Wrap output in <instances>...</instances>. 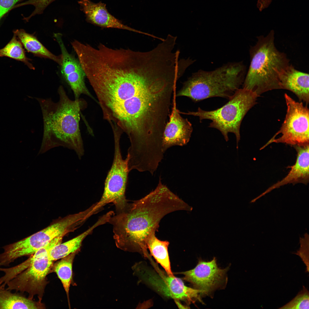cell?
I'll return each instance as SVG.
<instances>
[{"instance_id":"cell-1","label":"cell","mask_w":309,"mask_h":309,"mask_svg":"<svg viewBox=\"0 0 309 309\" xmlns=\"http://www.w3.org/2000/svg\"><path fill=\"white\" fill-rule=\"evenodd\" d=\"M86 77L104 118L126 133L131 145L146 143L163 131L171 112L173 86L162 61L140 53L117 52L98 61Z\"/></svg>"},{"instance_id":"cell-2","label":"cell","mask_w":309,"mask_h":309,"mask_svg":"<svg viewBox=\"0 0 309 309\" xmlns=\"http://www.w3.org/2000/svg\"><path fill=\"white\" fill-rule=\"evenodd\" d=\"M192 207L161 182L139 200L129 203L124 211L114 213L109 223L113 226L117 247L125 251L147 253V241L157 231L161 219L174 211H191Z\"/></svg>"},{"instance_id":"cell-3","label":"cell","mask_w":309,"mask_h":309,"mask_svg":"<svg viewBox=\"0 0 309 309\" xmlns=\"http://www.w3.org/2000/svg\"><path fill=\"white\" fill-rule=\"evenodd\" d=\"M58 93L57 102L51 98H36L43 122L42 140L38 154L62 146L74 150L80 159L84 152L80 128L83 101L80 99H70L62 86L59 87Z\"/></svg>"},{"instance_id":"cell-4","label":"cell","mask_w":309,"mask_h":309,"mask_svg":"<svg viewBox=\"0 0 309 309\" xmlns=\"http://www.w3.org/2000/svg\"><path fill=\"white\" fill-rule=\"evenodd\" d=\"M274 32L257 37L256 44L249 49L250 64L242 88L258 97L270 90L281 89L280 77L290 64L286 54L278 50L274 43Z\"/></svg>"},{"instance_id":"cell-5","label":"cell","mask_w":309,"mask_h":309,"mask_svg":"<svg viewBox=\"0 0 309 309\" xmlns=\"http://www.w3.org/2000/svg\"><path fill=\"white\" fill-rule=\"evenodd\" d=\"M245 75L242 62L229 63L212 71L200 70L183 83L176 96L187 97L195 102L215 97L229 99L242 84Z\"/></svg>"},{"instance_id":"cell-6","label":"cell","mask_w":309,"mask_h":309,"mask_svg":"<svg viewBox=\"0 0 309 309\" xmlns=\"http://www.w3.org/2000/svg\"><path fill=\"white\" fill-rule=\"evenodd\" d=\"M259 97L252 91L242 88L237 90L221 107L213 110L205 111L199 107L197 111L181 112L180 114L197 116L200 121L209 119L211 122L209 127L219 130L226 141L229 140L228 133H234L236 137L237 148L240 139V129L244 117L256 103Z\"/></svg>"},{"instance_id":"cell-7","label":"cell","mask_w":309,"mask_h":309,"mask_svg":"<svg viewBox=\"0 0 309 309\" xmlns=\"http://www.w3.org/2000/svg\"><path fill=\"white\" fill-rule=\"evenodd\" d=\"M91 215V211L88 208L68 215L26 238L7 245V255L13 261L22 256L31 255L55 238L63 237L76 229Z\"/></svg>"},{"instance_id":"cell-8","label":"cell","mask_w":309,"mask_h":309,"mask_svg":"<svg viewBox=\"0 0 309 309\" xmlns=\"http://www.w3.org/2000/svg\"><path fill=\"white\" fill-rule=\"evenodd\" d=\"M150 260L154 269L145 266L142 262L132 267L135 274L156 291L163 296L190 304L198 300L202 302L199 290L186 286L183 280L174 276H169Z\"/></svg>"},{"instance_id":"cell-9","label":"cell","mask_w":309,"mask_h":309,"mask_svg":"<svg viewBox=\"0 0 309 309\" xmlns=\"http://www.w3.org/2000/svg\"><path fill=\"white\" fill-rule=\"evenodd\" d=\"M114 152L112 166L106 177L104 191L99 201L95 204L94 208L99 211L107 204L112 203L115 206L116 213L125 210L129 203L126 199L125 193L130 172L128 159H124L122 156L120 146L121 136L114 135Z\"/></svg>"},{"instance_id":"cell-10","label":"cell","mask_w":309,"mask_h":309,"mask_svg":"<svg viewBox=\"0 0 309 309\" xmlns=\"http://www.w3.org/2000/svg\"><path fill=\"white\" fill-rule=\"evenodd\" d=\"M284 96L286 113L280 130L273 137L279 134L281 135L276 139L272 138L262 149L272 142L284 143L294 146L309 145L308 108L302 102L295 101L286 93Z\"/></svg>"},{"instance_id":"cell-11","label":"cell","mask_w":309,"mask_h":309,"mask_svg":"<svg viewBox=\"0 0 309 309\" xmlns=\"http://www.w3.org/2000/svg\"><path fill=\"white\" fill-rule=\"evenodd\" d=\"M57 243V241L54 239L31 255V264L8 282L6 289L11 291L27 292L30 297L42 291L45 284L46 277L53 265V261L49 258L48 254Z\"/></svg>"},{"instance_id":"cell-12","label":"cell","mask_w":309,"mask_h":309,"mask_svg":"<svg viewBox=\"0 0 309 309\" xmlns=\"http://www.w3.org/2000/svg\"><path fill=\"white\" fill-rule=\"evenodd\" d=\"M228 269L218 267L214 258L208 262L199 261L194 268L177 274L183 275V280L200 291L201 294L208 295L224 282Z\"/></svg>"},{"instance_id":"cell-13","label":"cell","mask_w":309,"mask_h":309,"mask_svg":"<svg viewBox=\"0 0 309 309\" xmlns=\"http://www.w3.org/2000/svg\"><path fill=\"white\" fill-rule=\"evenodd\" d=\"M54 37L61 52L62 74L72 90L74 100L79 99L80 96L83 94L95 100L86 86L84 80L86 75L78 59L68 52L62 41L61 34L55 33Z\"/></svg>"},{"instance_id":"cell-14","label":"cell","mask_w":309,"mask_h":309,"mask_svg":"<svg viewBox=\"0 0 309 309\" xmlns=\"http://www.w3.org/2000/svg\"><path fill=\"white\" fill-rule=\"evenodd\" d=\"M176 93L173 95L171 112L163 132L162 148L163 152L175 146H182L189 141L193 131L192 124L182 117L179 112L176 101Z\"/></svg>"},{"instance_id":"cell-15","label":"cell","mask_w":309,"mask_h":309,"mask_svg":"<svg viewBox=\"0 0 309 309\" xmlns=\"http://www.w3.org/2000/svg\"><path fill=\"white\" fill-rule=\"evenodd\" d=\"M78 3L88 23L103 28L124 29L146 34L123 24L109 13L106 4L101 2L95 3L90 0H80L78 1Z\"/></svg>"},{"instance_id":"cell-16","label":"cell","mask_w":309,"mask_h":309,"mask_svg":"<svg viewBox=\"0 0 309 309\" xmlns=\"http://www.w3.org/2000/svg\"><path fill=\"white\" fill-rule=\"evenodd\" d=\"M297 153L295 164L290 167L288 174L281 181L278 182L269 188L265 191L252 200L255 202L258 199L268 193L274 189L287 184L302 183L306 184L309 178V145L294 146Z\"/></svg>"},{"instance_id":"cell-17","label":"cell","mask_w":309,"mask_h":309,"mask_svg":"<svg viewBox=\"0 0 309 309\" xmlns=\"http://www.w3.org/2000/svg\"><path fill=\"white\" fill-rule=\"evenodd\" d=\"M309 74L299 71L290 64L280 77L281 89L294 93L300 101L307 106L309 102Z\"/></svg>"},{"instance_id":"cell-18","label":"cell","mask_w":309,"mask_h":309,"mask_svg":"<svg viewBox=\"0 0 309 309\" xmlns=\"http://www.w3.org/2000/svg\"><path fill=\"white\" fill-rule=\"evenodd\" d=\"M110 217L106 213L100 217L91 227L84 232L66 242L58 244L49 251V258L53 261L64 258L69 255L76 252L80 249L83 241L85 237L91 233L98 226L108 223Z\"/></svg>"},{"instance_id":"cell-19","label":"cell","mask_w":309,"mask_h":309,"mask_svg":"<svg viewBox=\"0 0 309 309\" xmlns=\"http://www.w3.org/2000/svg\"><path fill=\"white\" fill-rule=\"evenodd\" d=\"M13 32L28 52L36 56L52 60L61 65V55L57 56L52 54L33 35L27 33L23 29H17Z\"/></svg>"},{"instance_id":"cell-20","label":"cell","mask_w":309,"mask_h":309,"mask_svg":"<svg viewBox=\"0 0 309 309\" xmlns=\"http://www.w3.org/2000/svg\"><path fill=\"white\" fill-rule=\"evenodd\" d=\"M169 244L167 241H161L152 233L148 239L146 243L147 249L156 261L164 268L167 274L174 276L171 269L168 248Z\"/></svg>"},{"instance_id":"cell-21","label":"cell","mask_w":309,"mask_h":309,"mask_svg":"<svg viewBox=\"0 0 309 309\" xmlns=\"http://www.w3.org/2000/svg\"><path fill=\"white\" fill-rule=\"evenodd\" d=\"M36 304L29 298L0 286V309H37Z\"/></svg>"},{"instance_id":"cell-22","label":"cell","mask_w":309,"mask_h":309,"mask_svg":"<svg viewBox=\"0 0 309 309\" xmlns=\"http://www.w3.org/2000/svg\"><path fill=\"white\" fill-rule=\"evenodd\" d=\"M0 57H7L21 62L30 69H35L29 62L31 60L26 56L22 44L14 34L9 42L4 47L0 49Z\"/></svg>"},{"instance_id":"cell-23","label":"cell","mask_w":309,"mask_h":309,"mask_svg":"<svg viewBox=\"0 0 309 309\" xmlns=\"http://www.w3.org/2000/svg\"><path fill=\"white\" fill-rule=\"evenodd\" d=\"M76 252L62 258L54 267V270L60 280L68 296L72 276V266Z\"/></svg>"},{"instance_id":"cell-24","label":"cell","mask_w":309,"mask_h":309,"mask_svg":"<svg viewBox=\"0 0 309 309\" xmlns=\"http://www.w3.org/2000/svg\"><path fill=\"white\" fill-rule=\"evenodd\" d=\"M280 309H309V293L307 289L303 286L302 289L291 300Z\"/></svg>"},{"instance_id":"cell-25","label":"cell","mask_w":309,"mask_h":309,"mask_svg":"<svg viewBox=\"0 0 309 309\" xmlns=\"http://www.w3.org/2000/svg\"><path fill=\"white\" fill-rule=\"evenodd\" d=\"M56 0H26L23 2L17 5V7L31 5L34 7V9L28 17L24 18L26 21H29L31 18L37 15L43 13L45 9L52 3Z\"/></svg>"},{"instance_id":"cell-26","label":"cell","mask_w":309,"mask_h":309,"mask_svg":"<svg viewBox=\"0 0 309 309\" xmlns=\"http://www.w3.org/2000/svg\"><path fill=\"white\" fill-rule=\"evenodd\" d=\"M309 235L306 233L303 237H300V246L295 254L302 259L306 267V272H309Z\"/></svg>"},{"instance_id":"cell-27","label":"cell","mask_w":309,"mask_h":309,"mask_svg":"<svg viewBox=\"0 0 309 309\" xmlns=\"http://www.w3.org/2000/svg\"><path fill=\"white\" fill-rule=\"evenodd\" d=\"M20 0H0V21L3 16Z\"/></svg>"},{"instance_id":"cell-28","label":"cell","mask_w":309,"mask_h":309,"mask_svg":"<svg viewBox=\"0 0 309 309\" xmlns=\"http://www.w3.org/2000/svg\"><path fill=\"white\" fill-rule=\"evenodd\" d=\"M175 302L176 304L177 305V306L179 308H188V307H187V306H185L183 305L182 304H181V303L180 302L179 300H175Z\"/></svg>"}]
</instances>
